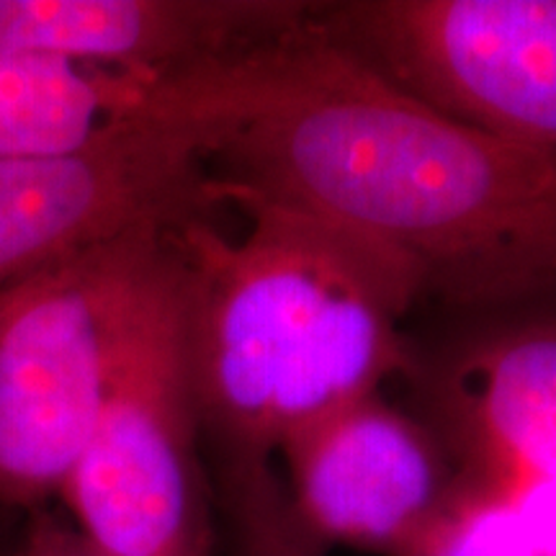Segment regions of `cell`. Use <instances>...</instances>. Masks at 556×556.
Segmentation results:
<instances>
[{"label": "cell", "instance_id": "obj_1", "mask_svg": "<svg viewBox=\"0 0 556 556\" xmlns=\"http://www.w3.org/2000/svg\"><path fill=\"white\" fill-rule=\"evenodd\" d=\"M127 86V111L199 139L217 206L268 204L400 261L469 307L556 289V150L490 135L381 78L317 21Z\"/></svg>", "mask_w": 556, "mask_h": 556}, {"label": "cell", "instance_id": "obj_2", "mask_svg": "<svg viewBox=\"0 0 556 556\" xmlns=\"http://www.w3.org/2000/svg\"><path fill=\"white\" fill-rule=\"evenodd\" d=\"M165 232L212 456L276 458L317 417L381 392L409 366L402 319L422 294L381 250L268 204L232 206Z\"/></svg>", "mask_w": 556, "mask_h": 556}, {"label": "cell", "instance_id": "obj_3", "mask_svg": "<svg viewBox=\"0 0 556 556\" xmlns=\"http://www.w3.org/2000/svg\"><path fill=\"white\" fill-rule=\"evenodd\" d=\"M201 446L184 296L163 235L99 422L60 492L70 523L106 556H212Z\"/></svg>", "mask_w": 556, "mask_h": 556}, {"label": "cell", "instance_id": "obj_4", "mask_svg": "<svg viewBox=\"0 0 556 556\" xmlns=\"http://www.w3.org/2000/svg\"><path fill=\"white\" fill-rule=\"evenodd\" d=\"M168 229L122 235L5 294L0 507L39 510L60 497L99 422L139 281Z\"/></svg>", "mask_w": 556, "mask_h": 556}, {"label": "cell", "instance_id": "obj_5", "mask_svg": "<svg viewBox=\"0 0 556 556\" xmlns=\"http://www.w3.org/2000/svg\"><path fill=\"white\" fill-rule=\"evenodd\" d=\"M317 21L428 106L556 150V0H345Z\"/></svg>", "mask_w": 556, "mask_h": 556}, {"label": "cell", "instance_id": "obj_6", "mask_svg": "<svg viewBox=\"0 0 556 556\" xmlns=\"http://www.w3.org/2000/svg\"><path fill=\"white\" fill-rule=\"evenodd\" d=\"M214 208L189 124L129 111L73 155L0 163V294L122 235Z\"/></svg>", "mask_w": 556, "mask_h": 556}, {"label": "cell", "instance_id": "obj_7", "mask_svg": "<svg viewBox=\"0 0 556 556\" xmlns=\"http://www.w3.org/2000/svg\"><path fill=\"white\" fill-rule=\"evenodd\" d=\"M289 497L325 544L397 556L454 486L446 443L381 392L332 409L281 443Z\"/></svg>", "mask_w": 556, "mask_h": 556}, {"label": "cell", "instance_id": "obj_8", "mask_svg": "<svg viewBox=\"0 0 556 556\" xmlns=\"http://www.w3.org/2000/svg\"><path fill=\"white\" fill-rule=\"evenodd\" d=\"M312 9L294 0H0V50L160 83L283 37Z\"/></svg>", "mask_w": 556, "mask_h": 556}, {"label": "cell", "instance_id": "obj_9", "mask_svg": "<svg viewBox=\"0 0 556 556\" xmlns=\"http://www.w3.org/2000/svg\"><path fill=\"white\" fill-rule=\"evenodd\" d=\"M430 400L458 475L523 507L539 486H556L554 319L477 338L443 364Z\"/></svg>", "mask_w": 556, "mask_h": 556}, {"label": "cell", "instance_id": "obj_10", "mask_svg": "<svg viewBox=\"0 0 556 556\" xmlns=\"http://www.w3.org/2000/svg\"><path fill=\"white\" fill-rule=\"evenodd\" d=\"M119 109V75L45 52L0 50V163L80 152Z\"/></svg>", "mask_w": 556, "mask_h": 556}, {"label": "cell", "instance_id": "obj_11", "mask_svg": "<svg viewBox=\"0 0 556 556\" xmlns=\"http://www.w3.org/2000/svg\"><path fill=\"white\" fill-rule=\"evenodd\" d=\"M232 556H330L291 503L268 456H212Z\"/></svg>", "mask_w": 556, "mask_h": 556}, {"label": "cell", "instance_id": "obj_12", "mask_svg": "<svg viewBox=\"0 0 556 556\" xmlns=\"http://www.w3.org/2000/svg\"><path fill=\"white\" fill-rule=\"evenodd\" d=\"M397 556H544V546L523 505L458 475Z\"/></svg>", "mask_w": 556, "mask_h": 556}, {"label": "cell", "instance_id": "obj_13", "mask_svg": "<svg viewBox=\"0 0 556 556\" xmlns=\"http://www.w3.org/2000/svg\"><path fill=\"white\" fill-rule=\"evenodd\" d=\"M13 556H106L99 552L70 520L47 510H34L24 539Z\"/></svg>", "mask_w": 556, "mask_h": 556}, {"label": "cell", "instance_id": "obj_14", "mask_svg": "<svg viewBox=\"0 0 556 556\" xmlns=\"http://www.w3.org/2000/svg\"><path fill=\"white\" fill-rule=\"evenodd\" d=\"M5 294H9V291H5ZM5 294H0V307H3V302H5Z\"/></svg>", "mask_w": 556, "mask_h": 556}]
</instances>
